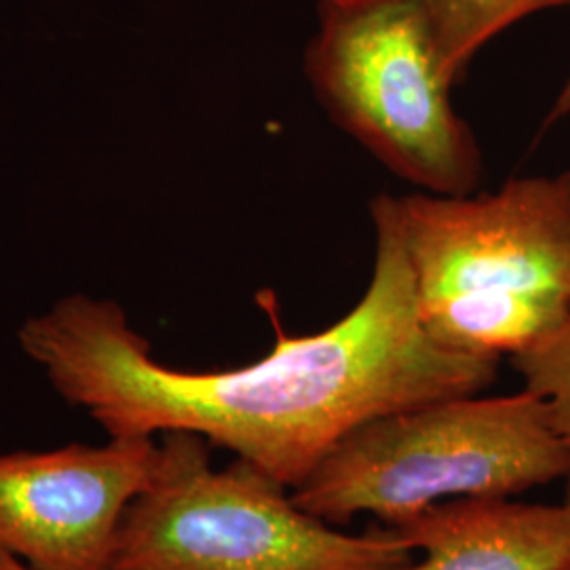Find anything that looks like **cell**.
Masks as SVG:
<instances>
[{
  "instance_id": "6da1fadb",
  "label": "cell",
  "mask_w": 570,
  "mask_h": 570,
  "mask_svg": "<svg viewBox=\"0 0 570 570\" xmlns=\"http://www.w3.org/2000/svg\"><path fill=\"white\" fill-rule=\"evenodd\" d=\"M372 220L376 254L362 301L317 334L277 327V343L254 364L164 366L119 306L85 296L28 320L21 346L108 438L195 433L294 490L351 431L497 381L499 360L450 351L429 334L406 254L376 199Z\"/></svg>"
},
{
  "instance_id": "7a4b0ae2",
  "label": "cell",
  "mask_w": 570,
  "mask_h": 570,
  "mask_svg": "<svg viewBox=\"0 0 570 570\" xmlns=\"http://www.w3.org/2000/svg\"><path fill=\"white\" fill-rule=\"evenodd\" d=\"M406 254L421 322L450 351L499 360L570 317V184L513 178L494 193L379 195Z\"/></svg>"
},
{
  "instance_id": "3957f363",
  "label": "cell",
  "mask_w": 570,
  "mask_h": 570,
  "mask_svg": "<svg viewBox=\"0 0 570 570\" xmlns=\"http://www.w3.org/2000/svg\"><path fill=\"white\" fill-rule=\"evenodd\" d=\"M567 452L534 393L459 395L379 416L351 431L292 490L327 524L374 515L397 529L461 497L511 499L562 480Z\"/></svg>"
},
{
  "instance_id": "277c9868",
  "label": "cell",
  "mask_w": 570,
  "mask_h": 570,
  "mask_svg": "<svg viewBox=\"0 0 570 570\" xmlns=\"http://www.w3.org/2000/svg\"><path fill=\"white\" fill-rule=\"evenodd\" d=\"M414 550L391 527L348 534L296 505L244 459L212 465L209 442L171 431L129 503L106 570H400Z\"/></svg>"
},
{
  "instance_id": "5b68a950",
  "label": "cell",
  "mask_w": 570,
  "mask_h": 570,
  "mask_svg": "<svg viewBox=\"0 0 570 570\" xmlns=\"http://www.w3.org/2000/svg\"><path fill=\"white\" fill-rule=\"evenodd\" d=\"M305 75L330 119L397 178L475 193L482 153L421 0H320Z\"/></svg>"
},
{
  "instance_id": "8992f818",
  "label": "cell",
  "mask_w": 570,
  "mask_h": 570,
  "mask_svg": "<svg viewBox=\"0 0 570 570\" xmlns=\"http://www.w3.org/2000/svg\"><path fill=\"white\" fill-rule=\"evenodd\" d=\"M153 438L0 454V551L35 570H106L122 513L157 468Z\"/></svg>"
},
{
  "instance_id": "52a82bcc",
  "label": "cell",
  "mask_w": 570,
  "mask_h": 570,
  "mask_svg": "<svg viewBox=\"0 0 570 570\" xmlns=\"http://www.w3.org/2000/svg\"><path fill=\"white\" fill-rule=\"evenodd\" d=\"M421 562L400 570H570V503L449 499L397 527Z\"/></svg>"
},
{
  "instance_id": "ba28073f",
  "label": "cell",
  "mask_w": 570,
  "mask_h": 570,
  "mask_svg": "<svg viewBox=\"0 0 570 570\" xmlns=\"http://www.w3.org/2000/svg\"><path fill=\"white\" fill-rule=\"evenodd\" d=\"M452 79L468 75L471 61L501 32L534 13L570 9V0H421Z\"/></svg>"
},
{
  "instance_id": "9c48e42d",
  "label": "cell",
  "mask_w": 570,
  "mask_h": 570,
  "mask_svg": "<svg viewBox=\"0 0 570 570\" xmlns=\"http://www.w3.org/2000/svg\"><path fill=\"white\" fill-rule=\"evenodd\" d=\"M524 389L534 393L550 412L551 425L567 452L564 501L570 503V317L548 338L511 357Z\"/></svg>"
},
{
  "instance_id": "30bf717a",
  "label": "cell",
  "mask_w": 570,
  "mask_h": 570,
  "mask_svg": "<svg viewBox=\"0 0 570 570\" xmlns=\"http://www.w3.org/2000/svg\"><path fill=\"white\" fill-rule=\"evenodd\" d=\"M570 115V79L567 81V85L560 89V94H558V98H556V102L550 108V115H548V119H546V127H550L556 121H562L564 117H569Z\"/></svg>"
},
{
  "instance_id": "8fae6325",
  "label": "cell",
  "mask_w": 570,
  "mask_h": 570,
  "mask_svg": "<svg viewBox=\"0 0 570 570\" xmlns=\"http://www.w3.org/2000/svg\"><path fill=\"white\" fill-rule=\"evenodd\" d=\"M0 570H35L28 567L26 562H21L20 558H13L9 553L0 551Z\"/></svg>"
},
{
  "instance_id": "7c38bea8",
  "label": "cell",
  "mask_w": 570,
  "mask_h": 570,
  "mask_svg": "<svg viewBox=\"0 0 570 570\" xmlns=\"http://www.w3.org/2000/svg\"><path fill=\"white\" fill-rule=\"evenodd\" d=\"M562 178H564V180L570 184V169H567V171L562 174Z\"/></svg>"
}]
</instances>
